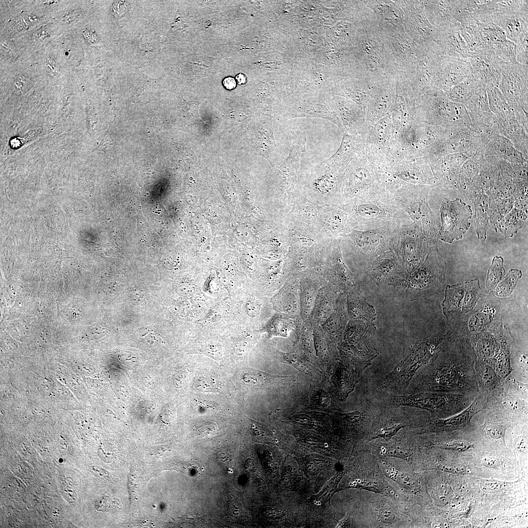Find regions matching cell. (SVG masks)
Here are the masks:
<instances>
[{"mask_svg":"<svg viewBox=\"0 0 528 528\" xmlns=\"http://www.w3.org/2000/svg\"><path fill=\"white\" fill-rule=\"evenodd\" d=\"M223 83L224 86L229 89H233L236 87V82L234 79L231 77L225 78L224 80Z\"/></svg>","mask_w":528,"mask_h":528,"instance_id":"53","label":"cell"},{"mask_svg":"<svg viewBox=\"0 0 528 528\" xmlns=\"http://www.w3.org/2000/svg\"><path fill=\"white\" fill-rule=\"evenodd\" d=\"M381 170L388 192L405 187L433 185L436 181L430 163L424 157L406 161H392Z\"/></svg>","mask_w":528,"mask_h":528,"instance_id":"13","label":"cell"},{"mask_svg":"<svg viewBox=\"0 0 528 528\" xmlns=\"http://www.w3.org/2000/svg\"><path fill=\"white\" fill-rule=\"evenodd\" d=\"M475 396L438 392H417L403 395H389L381 402L384 406H407L428 413L431 418H444L467 408Z\"/></svg>","mask_w":528,"mask_h":528,"instance_id":"6","label":"cell"},{"mask_svg":"<svg viewBox=\"0 0 528 528\" xmlns=\"http://www.w3.org/2000/svg\"><path fill=\"white\" fill-rule=\"evenodd\" d=\"M196 288L194 285H183L178 286L177 290L178 293L182 295L188 296L191 295L195 290Z\"/></svg>","mask_w":528,"mask_h":528,"instance_id":"50","label":"cell"},{"mask_svg":"<svg viewBox=\"0 0 528 528\" xmlns=\"http://www.w3.org/2000/svg\"><path fill=\"white\" fill-rule=\"evenodd\" d=\"M474 429L486 441L505 445V436L512 423L501 414L484 407L472 419Z\"/></svg>","mask_w":528,"mask_h":528,"instance_id":"26","label":"cell"},{"mask_svg":"<svg viewBox=\"0 0 528 528\" xmlns=\"http://www.w3.org/2000/svg\"><path fill=\"white\" fill-rule=\"evenodd\" d=\"M476 360L468 338L451 336L417 371L405 394L428 392L476 396L479 392Z\"/></svg>","mask_w":528,"mask_h":528,"instance_id":"1","label":"cell"},{"mask_svg":"<svg viewBox=\"0 0 528 528\" xmlns=\"http://www.w3.org/2000/svg\"><path fill=\"white\" fill-rule=\"evenodd\" d=\"M365 514L363 527L411 528L414 526V506L378 493L368 491L363 496Z\"/></svg>","mask_w":528,"mask_h":528,"instance_id":"8","label":"cell"},{"mask_svg":"<svg viewBox=\"0 0 528 528\" xmlns=\"http://www.w3.org/2000/svg\"><path fill=\"white\" fill-rule=\"evenodd\" d=\"M430 418L428 413L419 409L380 404L363 442L378 439L388 440L403 431L420 434Z\"/></svg>","mask_w":528,"mask_h":528,"instance_id":"5","label":"cell"},{"mask_svg":"<svg viewBox=\"0 0 528 528\" xmlns=\"http://www.w3.org/2000/svg\"><path fill=\"white\" fill-rule=\"evenodd\" d=\"M400 225L401 224L388 225L375 229L353 231L351 239L365 263V267L391 248L394 232Z\"/></svg>","mask_w":528,"mask_h":528,"instance_id":"19","label":"cell"},{"mask_svg":"<svg viewBox=\"0 0 528 528\" xmlns=\"http://www.w3.org/2000/svg\"><path fill=\"white\" fill-rule=\"evenodd\" d=\"M482 463L487 467L495 468L500 464V460L495 457H486L482 461Z\"/></svg>","mask_w":528,"mask_h":528,"instance_id":"48","label":"cell"},{"mask_svg":"<svg viewBox=\"0 0 528 528\" xmlns=\"http://www.w3.org/2000/svg\"><path fill=\"white\" fill-rule=\"evenodd\" d=\"M385 477L396 482L404 501L411 506H422L431 502L422 476L407 462L393 458L377 460Z\"/></svg>","mask_w":528,"mask_h":528,"instance_id":"11","label":"cell"},{"mask_svg":"<svg viewBox=\"0 0 528 528\" xmlns=\"http://www.w3.org/2000/svg\"><path fill=\"white\" fill-rule=\"evenodd\" d=\"M521 276V270L517 269L509 270L506 278L496 288L495 294L501 297L506 296L510 294Z\"/></svg>","mask_w":528,"mask_h":528,"instance_id":"43","label":"cell"},{"mask_svg":"<svg viewBox=\"0 0 528 528\" xmlns=\"http://www.w3.org/2000/svg\"><path fill=\"white\" fill-rule=\"evenodd\" d=\"M340 190L355 200L381 195L387 190L379 163L365 147L341 174Z\"/></svg>","mask_w":528,"mask_h":528,"instance_id":"3","label":"cell"},{"mask_svg":"<svg viewBox=\"0 0 528 528\" xmlns=\"http://www.w3.org/2000/svg\"><path fill=\"white\" fill-rule=\"evenodd\" d=\"M441 226L438 238L442 241L451 243L461 239L470 226L472 211L471 206L461 198L450 200L444 198L440 208Z\"/></svg>","mask_w":528,"mask_h":528,"instance_id":"15","label":"cell"},{"mask_svg":"<svg viewBox=\"0 0 528 528\" xmlns=\"http://www.w3.org/2000/svg\"><path fill=\"white\" fill-rule=\"evenodd\" d=\"M528 8L498 15L491 19L490 23L499 27L515 44L528 36Z\"/></svg>","mask_w":528,"mask_h":528,"instance_id":"33","label":"cell"},{"mask_svg":"<svg viewBox=\"0 0 528 528\" xmlns=\"http://www.w3.org/2000/svg\"><path fill=\"white\" fill-rule=\"evenodd\" d=\"M526 36L515 44V56L517 62L522 65H528V38Z\"/></svg>","mask_w":528,"mask_h":528,"instance_id":"44","label":"cell"},{"mask_svg":"<svg viewBox=\"0 0 528 528\" xmlns=\"http://www.w3.org/2000/svg\"><path fill=\"white\" fill-rule=\"evenodd\" d=\"M280 120L286 121L302 117H314L330 121L343 132L334 102L322 91L294 94L286 97L279 111Z\"/></svg>","mask_w":528,"mask_h":528,"instance_id":"10","label":"cell"},{"mask_svg":"<svg viewBox=\"0 0 528 528\" xmlns=\"http://www.w3.org/2000/svg\"><path fill=\"white\" fill-rule=\"evenodd\" d=\"M419 120L448 133L472 130L465 106L451 101L444 92L435 87L420 96Z\"/></svg>","mask_w":528,"mask_h":528,"instance_id":"4","label":"cell"},{"mask_svg":"<svg viewBox=\"0 0 528 528\" xmlns=\"http://www.w3.org/2000/svg\"><path fill=\"white\" fill-rule=\"evenodd\" d=\"M352 213L359 229L365 230L388 225L412 222L392 199L388 191L377 197L355 200Z\"/></svg>","mask_w":528,"mask_h":528,"instance_id":"9","label":"cell"},{"mask_svg":"<svg viewBox=\"0 0 528 528\" xmlns=\"http://www.w3.org/2000/svg\"><path fill=\"white\" fill-rule=\"evenodd\" d=\"M360 372L347 367L341 366L337 372L336 384L340 398L345 399L352 391L358 380Z\"/></svg>","mask_w":528,"mask_h":528,"instance_id":"40","label":"cell"},{"mask_svg":"<svg viewBox=\"0 0 528 528\" xmlns=\"http://www.w3.org/2000/svg\"><path fill=\"white\" fill-rule=\"evenodd\" d=\"M365 148L360 134L343 133L340 146L336 152L324 161L330 167L342 173L347 166Z\"/></svg>","mask_w":528,"mask_h":528,"instance_id":"34","label":"cell"},{"mask_svg":"<svg viewBox=\"0 0 528 528\" xmlns=\"http://www.w3.org/2000/svg\"><path fill=\"white\" fill-rule=\"evenodd\" d=\"M432 247H427L422 232L414 222L400 225L394 232L391 248L399 256L407 274L422 264Z\"/></svg>","mask_w":528,"mask_h":528,"instance_id":"14","label":"cell"},{"mask_svg":"<svg viewBox=\"0 0 528 528\" xmlns=\"http://www.w3.org/2000/svg\"><path fill=\"white\" fill-rule=\"evenodd\" d=\"M365 269L378 285H400L407 274L399 256L392 248L368 263Z\"/></svg>","mask_w":528,"mask_h":528,"instance_id":"22","label":"cell"},{"mask_svg":"<svg viewBox=\"0 0 528 528\" xmlns=\"http://www.w3.org/2000/svg\"><path fill=\"white\" fill-rule=\"evenodd\" d=\"M447 134L443 130L424 122H411L394 132L390 157L401 162L425 157L431 147Z\"/></svg>","mask_w":528,"mask_h":528,"instance_id":"7","label":"cell"},{"mask_svg":"<svg viewBox=\"0 0 528 528\" xmlns=\"http://www.w3.org/2000/svg\"><path fill=\"white\" fill-rule=\"evenodd\" d=\"M91 467L92 470L95 472L97 475H99L100 477H103L105 479H109L110 478L109 473L104 469L97 466H92Z\"/></svg>","mask_w":528,"mask_h":528,"instance_id":"52","label":"cell"},{"mask_svg":"<svg viewBox=\"0 0 528 528\" xmlns=\"http://www.w3.org/2000/svg\"><path fill=\"white\" fill-rule=\"evenodd\" d=\"M471 71V65L468 59L443 55L440 61L434 87L446 92L465 81Z\"/></svg>","mask_w":528,"mask_h":528,"instance_id":"27","label":"cell"},{"mask_svg":"<svg viewBox=\"0 0 528 528\" xmlns=\"http://www.w3.org/2000/svg\"><path fill=\"white\" fill-rule=\"evenodd\" d=\"M445 265L438 251L433 247L422 264L407 274L401 284L417 291L435 289L444 279Z\"/></svg>","mask_w":528,"mask_h":528,"instance_id":"20","label":"cell"},{"mask_svg":"<svg viewBox=\"0 0 528 528\" xmlns=\"http://www.w3.org/2000/svg\"><path fill=\"white\" fill-rule=\"evenodd\" d=\"M377 28L386 48L396 65L409 75H415L416 54L413 40L405 32H386Z\"/></svg>","mask_w":528,"mask_h":528,"instance_id":"25","label":"cell"},{"mask_svg":"<svg viewBox=\"0 0 528 528\" xmlns=\"http://www.w3.org/2000/svg\"><path fill=\"white\" fill-rule=\"evenodd\" d=\"M236 79L239 84H242L245 82V77L242 74H239L236 76Z\"/></svg>","mask_w":528,"mask_h":528,"instance_id":"54","label":"cell"},{"mask_svg":"<svg viewBox=\"0 0 528 528\" xmlns=\"http://www.w3.org/2000/svg\"><path fill=\"white\" fill-rule=\"evenodd\" d=\"M405 31L416 44L436 43L438 29L429 22L422 0L401 1Z\"/></svg>","mask_w":528,"mask_h":528,"instance_id":"21","label":"cell"},{"mask_svg":"<svg viewBox=\"0 0 528 528\" xmlns=\"http://www.w3.org/2000/svg\"><path fill=\"white\" fill-rule=\"evenodd\" d=\"M335 104L343 133L360 134L367 127L366 110L345 97L334 95Z\"/></svg>","mask_w":528,"mask_h":528,"instance_id":"31","label":"cell"},{"mask_svg":"<svg viewBox=\"0 0 528 528\" xmlns=\"http://www.w3.org/2000/svg\"><path fill=\"white\" fill-rule=\"evenodd\" d=\"M528 66L505 63L499 88L510 101L528 112Z\"/></svg>","mask_w":528,"mask_h":528,"instance_id":"23","label":"cell"},{"mask_svg":"<svg viewBox=\"0 0 528 528\" xmlns=\"http://www.w3.org/2000/svg\"><path fill=\"white\" fill-rule=\"evenodd\" d=\"M358 37V56L360 64L367 70L395 76L398 66L386 48L375 22L361 27Z\"/></svg>","mask_w":528,"mask_h":528,"instance_id":"12","label":"cell"},{"mask_svg":"<svg viewBox=\"0 0 528 528\" xmlns=\"http://www.w3.org/2000/svg\"><path fill=\"white\" fill-rule=\"evenodd\" d=\"M380 404L372 401H365L358 410L344 414H339L341 426L348 434L354 436L361 443L369 432Z\"/></svg>","mask_w":528,"mask_h":528,"instance_id":"29","label":"cell"},{"mask_svg":"<svg viewBox=\"0 0 528 528\" xmlns=\"http://www.w3.org/2000/svg\"><path fill=\"white\" fill-rule=\"evenodd\" d=\"M475 371L479 392L491 396L502 384L503 381L487 363L476 358Z\"/></svg>","mask_w":528,"mask_h":528,"instance_id":"38","label":"cell"},{"mask_svg":"<svg viewBox=\"0 0 528 528\" xmlns=\"http://www.w3.org/2000/svg\"><path fill=\"white\" fill-rule=\"evenodd\" d=\"M460 23L462 35L471 52L484 44L481 24L471 15Z\"/></svg>","mask_w":528,"mask_h":528,"instance_id":"39","label":"cell"},{"mask_svg":"<svg viewBox=\"0 0 528 528\" xmlns=\"http://www.w3.org/2000/svg\"><path fill=\"white\" fill-rule=\"evenodd\" d=\"M484 484L485 487V488L490 490H496L500 489L503 486L504 484L497 481L495 480L492 481H484Z\"/></svg>","mask_w":528,"mask_h":528,"instance_id":"49","label":"cell"},{"mask_svg":"<svg viewBox=\"0 0 528 528\" xmlns=\"http://www.w3.org/2000/svg\"><path fill=\"white\" fill-rule=\"evenodd\" d=\"M459 22L438 29L436 43L441 47L444 55L466 59L471 57V51L464 40Z\"/></svg>","mask_w":528,"mask_h":528,"instance_id":"32","label":"cell"},{"mask_svg":"<svg viewBox=\"0 0 528 528\" xmlns=\"http://www.w3.org/2000/svg\"><path fill=\"white\" fill-rule=\"evenodd\" d=\"M487 399L485 395L478 392L472 403L462 411L446 418H430L421 434L451 432L473 428L472 419L485 406Z\"/></svg>","mask_w":528,"mask_h":528,"instance_id":"24","label":"cell"},{"mask_svg":"<svg viewBox=\"0 0 528 528\" xmlns=\"http://www.w3.org/2000/svg\"><path fill=\"white\" fill-rule=\"evenodd\" d=\"M128 486L132 501H133L135 495L136 484L135 476L132 470L128 476Z\"/></svg>","mask_w":528,"mask_h":528,"instance_id":"46","label":"cell"},{"mask_svg":"<svg viewBox=\"0 0 528 528\" xmlns=\"http://www.w3.org/2000/svg\"><path fill=\"white\" fill-rule=\"evenodd\" d=\"M258 304L253 300L248 301L246 304V308L247 312L250 316L257 315L259 310Z\"/></svg>","mask_w":528,"mask_h":528,"instance_id":"51","label":"cell"},{"mask_svg":"<svg viewBox=\"0 0 528 528\" xmlns=\"http://www.w3.org/2000/svg\"><path fill=\"white\" fill-rule=\"evenodd\" d=\"M415 44L416 73L411 85L416 93L421 96L427 90L434 87L440 61L444 54L440 46L433 41L415 43Z\"/></svg>","mask_w":528,"mask_h":528,"instance_id":"16","label":"cell"},{"mask_svg":"<svg viewBox=\"0 0 528 528\" xmlns=\"http://www.w3.org/2000/svg\"><path fill=\"white\" fill-rule=\"evenodd\" d=\"M45 67L48 72L51 75H53L57 72L58 66L57 62L51 57H49L46 59Z\"/></svg>","mask_w":528,"mask_h":528,"instance_id":"47","label":"cell"},{"mask_svg":"<svg viewBox=\"0 0 528 528\" xmlns=\"http://www.w3.org/2000/svg\"><path fill=\"white\" fill-rule=\"evenodd\" d=\"M174 467L177 470L191 475L199 473L200 468L197 463L192 462L175 463Z\"/></svg>","mask_w":528,"mask_h":528,"instance_id":"45","label":"cell"},{"mask_svg":"<svg viewBox=\"0 0 528 528\" xmlns=\"http://www.w3.org/2000/svg\"><path fill=\"white\" fill-rule=\"evenodd\" d=\"M504 259L500 256L494 257L487 273L486 286L488 290H492L503 280L506 271L503 266Z\"/></svg>","mask_w":528,"mask_h":528,"instance_id":"42","label":"cell"},{"mask_svg":"<svg viewBox=\"0 0 528 528\" xmlns=\"http://www.w3.org/2000/svg\"><path fill=\"white\" fill-rule=\"evenodd\" d=\"M375 15L376 24L386 32H405L401 1H368L364 2Z\"/></svg>","mask_w":528,"mask_h":528,"instance_id":"28","label":"cell"},{"mask_svg":"<svg viewBox=\"0 0 528 528\" xmlns=\"http://www.w3.org/2000/svg\"><path fill=\"white\" fill-rule=\"evenodd\" d=\"M396 95V80L393 77L369 103L366 109L367 126L373 125L393 112Z\"/></svg>","mask_w":528,"mask_h":528,"instance_id":"35","label":"cell"},{"mask_svg":"<svg viewBox=\"0 0 528 528\" xmlns=\"http://www.w3.org/2000/svg\"><path fill=\"white\" fill-rule=\"evenodd\" d=\"M449 337L448 333L440 334L418 341L405 349L400 360L379 383L377 389L389 395L405 394L417 371L431 359Z\"/></svg>","mask_w":528,"mask_h":528,"instance_id":"2","label":"cell"},{"mask_svg":"<svg viewBox=\"0 0 528 528\" xmlns=\"http://www.w3.org/2000/svg\"><path fill=\"white\" fill-rule=\"evenodd\" d=\"M281 378L280 376L255 370L244 372L242 377L243 382L247 385L260 387L277 383Z\"/></svg>","mask_w":528,"mask_h":528,"instance_id":"41","label":"cell"},{"mask_svg":"<svg viewBox=\"0 0 528 528\" xmlns=\"http://www.w3.org/2000/svg\"><path fill=\"white\" fill-rule=\"evenodd\" d=\"M311 172L310 184L316 192L330 195L340 190L342 173L330 167L324 160L314 165Z\"/></svg>","mask_w":528,"mask_h":528,"instance_id":"36","label":"cell"},{"mask_svg":"<svg viewBox=\"0 0 528 528\" xmlns=\"http://www.w3.org/2000/svg\"><path fill=\"white\" fill-rule=\"evenodd\" d=\"M418 436L419 434L403 431L388 440L378 439L365 442L377 460L385 458H396L407 462L413 467L422 448Z\"/></svg>","mask_w":528,"mask_h":528,"instance_id":"17","label":"cell"},{"mask_svg":"<svg viewBox=\"0 0 528 528\" xmlns=\"http://www.w3.org/2000/svg\"><path fill=\"white\" fill-rule=\"evenodd\" d=\"M477 301V295L468 282L453 286L447 285L445 298L442 303L443 314L449 316L452 313H467Z\"/></svg>","mask_w":528,"mask_h":528,"instance_id":"30","label":"cell"},{"mask_svg":"<svg viewBox=\"0 0 528 528\" xmlns=\"http://www.w3.org/2000/svg\"><path fill=\"white\" fill-rule=\"evenodd\" d=\"M426 16L436 28H442L456 22L454 17L452 0H422Z\"/></svg>","mask_w":528,"mask_h":528,"instance_id":"37","label":"cell"},{"mask_svg":"<svg viewBox=\"0 0 528 528\" xmlns=\"http://www.w3.org/2000/svg\"><path fill=\"white\" fill-rule=\"evenodd\" d=\"M485 407L504 416L512 425L528 422V396L510 389L504 382L488 398Z\"/></svg>","mask_w":528,"mask_h":528,"instance_id":"18","label":"cell"}]
</instances>
